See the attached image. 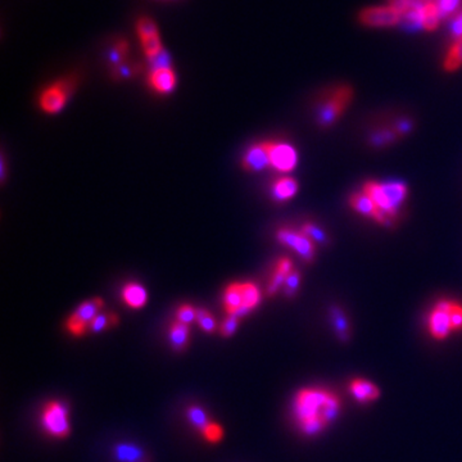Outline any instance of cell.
I'll return each mask as SVG.
<instances>
[{
    "label": "cell",
    "instance_id": "obj_5",
    "mask_svg": "<svg viewBox=\"0 0 462 462\" xmlns=\"http://www.w3.org/2000/svg\"><path fill=\"white\" fill-rule=\"evenodd\" d=\"M354 92L349 86H339L328 97L318 109L317 122L323 127H329L344 113L352 100Z\"/></svg>",
    "mask_w": 462,
    "mask_h": 462
},
{
    "label": "cell",
    "instance_id": "obj_45",
    "mask_svg": "<svg viewBox=\"0 0 462 462\" xmlns=\"http://www.w3.org/2000/svg\"><path fill=\"white\" fill-rule=\"evenodd\" d=\"M423 1H434V0H423Z\"/></svg>",
    "mask_w": 462,
    "mask_h": 462
},
{
    "label": "cell",
    "instance_id": "obj_6",
    "mask_svg": "<svg viewBox=\"0 0 462 462\" xmlns=\"http://www.w3.org/2000/svg\"><path fill=\"white\" fill-rule=\"evenodd\" d=\"M76 85V80L74 77L63 78L53 85H49L43 90L38 98L40 108L49 115L59 113L64 106L67 104L71 92Z\"/></svg>",
    "mask_w": 462,
    "mask_h": 462
},
{
    "label": "cell",
    "instance_id": "obj_46",
    "mask_svg": "<svg viewBox=\"0 0 462 462\" xmlns=\"http://www.w3.org/2000/svg\"><path fill=\"white\" fill-rule=\"evenodd\" d=\"M171 1H180V0H171Z\"/></svg>",
    "mask_w": 462,
    "mask_h": 462
},
{
    "label": "cell",
    "instance_id": "obj_29",
    "mask_svg": "<svg viewBox=\"0 0 462 462\" xmlns=\"http://www.w3.org/2000/svg\"><path fill=\"white\" fill-rule=\"evenodd\" d=\"M140 71H141V66L138 63L125 61L122 64L112 69V76L115 77V80H127V78L135 76Z\"/></svg>",
    "mask_w": 462,
    "mask_h": 462
},
{
    "label": "cell",
    "instance_id": "obj_11",
    "mask_svg": "<svg viewBox=\"0 0 462 462\" xmlns=\"http://www.w3.org/2000/svg\"><path fill=\"white\" fill-rule=\"evenodd\" d=\"M269 150L270 166L281 174L292 172L298 163V153L289 143L266 141Z\"/></svg>",
    "mask_w": 462,
    "mask_h": 462
},
{
    "label": "cell",
    "instance_id": "obj_22",
    "mask_svg": "<svg viewBox=\"0 0 462 462\" xmlns=\"http://www.w3.org/2000/svg\"><path fill=\"white\" fill-rule=\"evenodd\" d=\"M462 66V38L452 41L449 46L444 62H443V69L447 72H454Z\"/></svg>",
    "mask_w": 462,
    "mask_h": 462
},
{
    "label": "cell",
    "instance_id": "obj_43",
    "mask_svg": "<svg viewBox=\"0 0 462 462\" xmlns=\"http://www.w3.org/2000/svg\"><path fill=\"white\" fill-rule=\"evenodd\" d=\"M4 178H6V161H4V158L1 160V180L4 181Z\"/></svg>",
    "mask_w": 462,
    "mask_h": 462
},
{
    "label": "cell",
    "instance_id": "obj_37",
    "mask_svg": "<svg viewBox=\"0 0 462 462\" xmlns=\"http://www.w3.org/2000/svg\"><path fill=\"white\" fill-rule=\"evenodd\" d=\"M300 284V274L298 271H294L289 274V276L286 277L285 280L284 288L285 295L288 297H293L295 295V293L298 292V288Z\"/></svg>",
    "mask_w": 462,
    "mask_h": 462
},
{
    "label": "cell",
    "instance_id": "obj_7",
    "mask_svg": "<svg viewBox=\"0 0 462 462\" xmlns=\"http://www.w3.org/2000/svg\"><path fill=\"white\" fill-rule=\"evenodd\" d=\"M104 302L100 298L85 300L66 321L67 330L75 337H83L90 329L92 320L99 315Z\"/></svg>",
    "mask_w": 462,
    "mask_h": 462
},
{
    "label": "cell",
    "instance_id": "obj_36",
    "mask_svg": "<svg viewBox=\"0 0 462 462\" xmlns=\"http://www.w3.org/2000/svg\"><path fill=\"white\" fill-rule=\"evenodd\" d=\"M302 231H303L307 237H309L312 240H315L317 243H320V244L326 243V240H328V237L325 235L323 229H320V227H318L317 225H315V223H304L303 227H302Z\"/></svg>",
    "mask_w": 462,
    "mask_h": 462
},
{
    "label": "cell",
    "instance_id": "obj_13",
    "mask_svg": "<svg viewBox=\"0 0 462 462\" xmlns=\"http://www.w3.org/2000/svg\"><path fill=\"white\" fill-rule=\"evenodd\" d=\"M241 164L244 169L251 172H258L270 166L269 150H267V143H260L251 146L246 153L244 154Z\"/></svg>",
    "mask_w": 462,
    "mask_h": 462
},
{
    "label": "cell",
    "instance_id": "obj_44",
    "mask_svg": "<svg viewBox=\"0 0 462 462\" xmlns=\"http://www.w3.org/2000/svg\"><path fill=\"white\" fill-rule=\"evenodd\" d=\"M155 1H169V0H155Z\"/></svg>",
    "mask_w": 462,
    "mask_h": 462
},
{
    "label": "cell",
    "instance_id": "obj_24",
    "mask_svg": "<svg viewBox=\"0 0 462 462\" xmlns=\"http://www.w3.org/2000/svg\"><path fill=\"white\" fill-rule=\"evenodd\" d=\"M186 417L189 420V423L192 424L194 428L200 429V431L203 430L208 424L211 423L209 417H208L207 412L200 407V406H190L186 410Z\"/></svg>",
    "mask_w": 462,
    "mask_h": 462
},
{
    "label": "cell",
    "instance_id": "obj_4",
    "mask_svg": "<svg viewBox=\"0 0 462 462\" xmlns=\"http://www.w3.org/2000/svg\"><path fill=\"white\" fill-rule=\"evenodd\" d=\"M41 426L53 438H67L71 433L67 406L59 400L48 402L41 411Z\"/></svg>",
    "mask_w": 462,
    "mask_h": 462
},
{
    "label": "cell",
    "instance_id": "obj_12",
    "mask_svg": "<svg viewBox=\"0 0 462 462\" xmlns=\"http://www.w3.org/2000/svg\"><path fill=\"white\" fill-rule=\"evenodd\" d=\"M349 204L351 207L354 208L356 212H358L360 215L365 216V217H370L372 218L375 223H380V225H385V226H391L393 221L384 215L379 208L375 206V203L370 200L369 197L365 192H356L351 198H349Z\"/></svg>",
    "mask_w": 462,
    "mask_h": 462
},
{
    "label": "cell",
    "instance_id": "obj_32",
    "mask_svg": "<svg viewBox=\"0 0 462 462\" xmlns=\"http://www.w3.org/2000/svg\"><path fill=\"white\" fill-rule=\"evenodd\" d=\"M140 43H141L143 50H144V54H146V58L154 57L155 54L160 53L162 49H163L161 43V36L160 35H155V36H152V38H143V40H140Z\"/></svg>",
    "mask_w": 462,
    "mask_h": 462
},
{
    "label": "cell",
    "instance_id": "obj_28",
    "mask_svg": "<svg viewBox=\"0 0 462 462\" xmlns=\"http://www.w3.org/2000/svg\"><path fill=\"white\" fill-rule=\"evenodd\" d=\"M136 32H138V36L140 40L146 38H152V36H155V35H160L158 32V27L157 24L154 22L152 18L149 17H140L136 22Z\"/></svg>",
    "mask_w": 462,
    "mask_h": 462
},
{
    "label": "cell",
    "instance_id": "obj_25",
    "mask_svg": "<svg viewBox=\"0 0 462 462\" xmlns=\"http://www.w3.org/2000/svg\"><path fill=\"white\" fill-rule=\"evenodd\" d=\"M117 323H118V316L115 314H111V312H104V314H99L92 320L89 330L92 332H100V331L113 328Z\"/></svg>",
    "mask_w": 462,
    "mask_h": 462
},
{
    "label": "cell",
    "instance_id": "obj_40",
    "mask_svg": "<svg viewBox=\"0 0 462 462\" xmlns=\"http://www.w3.org/2000/svg\"><path fill=\"white\" fill-rule=\"evenodd\" d=\"M451 323H452V329H454V331L461 330L462 304L457 303V302H452V307H451Z\"/></svg>",
    "mask_w": 462,
    "mask_h": 462
},
{
    "label": "cell",
    "instance_id": "obj_30",
    "mask_svg": "<svg viewBox=\"0 0 462 462\" xmlns=\"http://www.w3.org/2000/svg\"><path fill=\"white\" fill-rule=\"evenodd\" d=\"M197 323L200 326V329L203 331H206L208 334H212L217 330V323H216L215 317L212 316V314H209L207 309H203V308H198L197 311Z\"/></svg>",
    "mask_w": 462,
    "mask_h": 462
},
{
    "label": "cell",
    "instance_id": "obj_42",
    "mask_svg": "<svg viewBox=\"0 0 462 462\" xmlns=\"http://www.w3.org/2000/svg\"><path fill=\"white\" fill-rule=\"evenodd\" d=\"M412 126H414V123H412L411 120H400V121H398L397 125H396L394 131H396L400 136V135H406L410 131L412 130Z\"/></svg>",
    "mask_w": 462,
    "mask_h": 462
},
{
    "label": "cell",
    "instance_id": "obj_19",
    "mask_svg": "<svg viewBox=\"0 0 462 462\" xmlns=\"http://www.w3.org/2000/svg\"><path fill=\"white\" fill-rule=\"evenodd\" d=\"M292 271L293 263L289 258H281L280 261L277 262L276 267H275V271H274L271 280H270L269 286H267L269 295L271 297L275 295L277 290L284 286L285 280Z\"/></svg>",
    "mask_w": 462,
    "mask_h": 462
},
{
    "label": "cell",
    "instance_id": "obj_2",
    "mask_svg": "<svg viewBox=\"0 0 462 462\" xmlns=\"http://www.w3.org/2000/svg\"><path fill=\"white\" fill-rule=\"evenodd\" d=\"M362 192H365L370 200H372L384 215L391 220L397 218L400 208L407 198V185L400 181H388V183H377L368 181L363 185Z\"/></svg>",
    "mask_w": 462,
    "mask_h": 462
},
{
    "label": "cell",
    "instance_id": "obj_8",
    "mask_svg": "<svg viewBox=\"0 0 462 462\" xmlns=\"http://www.w3.org/2000/svg\"><path fill=\"white\" fill-rule=\"evenodd\" d=\"M277 240L293 249L304 262L315 260L316 246L314 240L307 237L303 231H294L292 229H280L276 234Z\"/></svg>",
    "mask_w": 462,
    "mask_h": 462
},
{
    "label": "cell",
    "instance_id": "obj_47",
    "mask_svg": "<svg viewBox=\"0 0 462 462\" xmlns=\"http://www.w3.org/2000/svg\"><path fill=\"white\" fill-rule=\"evenodd\" d=\"M146 462H150V460H148V461H146Z\"/></svg>",
    "mask_w": 462,
    "mask_h": 462
},
{
    "label": "cell",
    "instance_id": "obj_21",
    "mask_svg": "<svg viewBox=\"0 0 462 462\" xmlns=\"http://www.w3.org/2000/svg\"><path fill=\"white\" fill-rule=\"evenodd\" d=\"M442 22L438 8L434 1H425L421 8V29L425 31H435Z\"/></svg>",
    "mask_w": 462,
    "mask_h": 462
},
{
    "label": "cell",
    "instance_id": "obj_34",
    "mask_svg": "<svg viewBox=\"0 0 462 462\" xmlns=\"http://www.w3.org/2000/svg\"><path fill=\"white\" fill-rule=\"evenodd\" d=\"M239 321L240 318L235 317V316H227L223 323L220 325V334L223 335V338H230L232 337L237 330H238Z\"/></svg>",
    "mask_w": 462,
    "mask_h": 462
},
{
    "label": "cell",
    "instance_id": "obj_38",
    "mask_svg": "<svg viewBox=\"0 0 462 462\" xmlns=\"http://www.w3.org/2000/svg\"><path fill=\"white\" fill-rule=\"evenodd\" d=\"M449 36L452 41L462 38V9L449 20Z\"/></svg>",
    "mask_w": 462,
    "mask_h": 462
},
{
    "label": "cell",
    "instance_id": "obj_20",
    "mask_svg": "<svg viewBox=\"0 0 462 462\" xmlns=\"http://www.w3.org/2000/svg\"><path fill=\"white\" fill-rule=\"evenodd\" d=\"M115 457L120 462H146V452L132 443H118L115 446Z\"/></svg>",
    "mask_w": 462,
    "mask_h": 462
},
{
    "label": "cell",
    "instance_id": "obj_14",
    "mask_svg": "<svg viewBox=\"0 0 462 462\" xmlns=\"http://www.w3.org/2000/svg\"><path fill=\"white\" fill-rule=\"evenodd\" d=\"M148 84L154 92L169 94L176 88V74L174 69H157L148 74Z\"/></svg>",
    "mask_w": 462,
    "mask_h": 462
},
{
    "label": "cell",
    "instance_id": "obj_17",
    "mask_svg": "<svg viewBox=\"0 0 462 462\" xmlns=\"http://www.w3.org/2000/svg\"><path fill=\"white\" fill-rule=\"evenodd\" d=\"M298 183L290 176L280 177L272 185V198L276 202H286L292 200L298 192Z\"/></svg>",
    "mask_w": 462,
    "mask_h": 462
},
{
    "label": "cell",
    "instance_id": "obj_1",
    "mask_svg": "<svg viewBox=\"0 0 462 462\" xmlns=\"http://www.w3.org/2000/svg\"><path fill=\"white\" fill-rule=\"evenodd\" d=\"M340 400L335 393L323 388H306L293 400V416L300 431L307 435L318 434L337 419Z\"/></svg>",
    "mask_w": 462,
    "mask_h": 462
},
{
    "label": "cell",
    "instance_id": "obj_9",
    "mask_svg": "<svg viewBox=\"0 0 462 462\" xmlns=\"http://www.w3.org/2000/svg\"><path fill=\"white\" fill-rule=\"evenodd\" d=\"M358 20L366 27H394L402 21V15L396 8L388 4L362 9Z\"/></svg>",
    "mask_w": 462,
    "mask_h": 462
},
{
    "label": "cell",
    "instance_id": "obj_18",
    "mask_svg": "<svg viewBox=\"0 0 462 462\" xmlns=\"http://www.w3.org/2000/svg\"><path fill=\"white\" fill-rule=\"evenodd\" d=\"M169 343L174 351H185L190 342V329L189 325L176 323H171L169 331Z\"/></svg>",
    "mask_w": 462,
    "mask_h": 462
},
{
    "label": "cell",
    "instance_id": "obj_10",
    "mask_svg": "<svg viewBox=\"0 0 462 462\" xmlns=\"http://www.w3.org/2000/svg\"><path fill=\"white\" fill-rule=\"evenodd\" d=\"M454 300H439L428 317V329L431 337L437 340L446 339L454 329L451 323V307Z\"/></svg>",
    "mask_w": 462,
    "mask_h": 462
},
{
    "label": "cell",
    "instance_id": "obj_33",
    "mask_svg": "<svg viewBox=\"0 0 462 462\" xmlns=\"http://www.w3.org/2000/svg\"><path fill=\"white\" fill-rule=\"evenodd\" d=\"M202 434L208 443H218L223 438V429L220 424L211 423L202 430Z\"/></svg>",
    "mask_w": 462,
    "mask_h": 462
},
{
    "label": "cell",
    "instance_id": "obj_39",
    "mask_svg": "<svg viewBox=\"0 0 462 462\" xmlns=\"http://www.w3.org/2000/svg\"><path fill=\"white\" fill-rule=\"evenodd\" d=\"M420 3H423V0H389V6L396 8L402 17Z\"/></svg>",
    "mask_w": 462,
    "mask_h": 462
},
{
    "label": "cell",
    "instance_id": "obj_15",
    "mask_svg": "<svg viewBox=\"0 0 462 462\" xmlns=\"http://www.w3.org/2000/svg\"><path fill=\"white\" fill-rule=\"evenodd\" d=\"M349 389L354 398L361 403L372 402L377 400L380 396V391L377 385L366 379H354L349 384Z\"/></svg>",
    "mask_w": 462,
    "mask_h": 462
},
{
    "label": "cell",
    "instance_id": "obj_27",
    "mask_svg": "<svg viewBox=\"0 0 462 462\" xmlns=\"http://www.w3.org/2000/svg\"><path fill=\"white\" fill-rule=\"evenodd\" d=\"M146 64L149 72L157 69H172V58L171 54L163 48L160 53L155 54L150 58H146Z\"/></svg>",
    "mask_w": 462,
    "mask_h": 462
},
{
    "label": "cell",
    "instance_id": "obj_31",
    "mask_svg": "<svg viewBox=\"0 0 462 462\" xmlns=\"http://www.w3.org/2000/svg\"><path fill=\"white\" fill-rule=\"evenodd\" d=\"M398 138H400V135L396 131L384 129V130L377 131L375 134H372L370 141L372 146H382L385 144H391Z\"/></svg>",
    "mask_w": 462,
    "mask_h": 462
},
{
    "label": "cell",
    "instance_id": "obj_3",
    "mask_svg": "<svg viewBox=\"0 0 462 462\" xmlns=\"http://www.w3.org/2000/svg\"><path fill=\"white\" fill-rule=\"evenodd\" d=\"M262 294L258 285L246 283H232L223 292V308L227 316L241 318L251 314L261 303Z\"/></svg>",
    "mask_w": 462,
    "mask_h": 462
},
{
    "label": "cell",
    "instance_id": "obj_35",
    "mask_svg": "<svg viewBox=\"0 0 462 462\" xmlns=\"http://www.w3.org/2000/svg\"><path fill=\"white\" fill-rule=\"evenodd\" d=\"M197 311L198 309H195L190 304H183V306H180L176 312L177 321L185 323V325L192 323V321L197 320Z\"/></svg>",
    "mask_w": 462,
    "mask_h": 462
},
{
    "label": "cell",
    "instance_id": "obj_26",
    "mask_svg": "<svg viewBox=\"0 0 462 462\" xmlns=\"http://www.w3.org/2000/svg\"><path fill=\"white\" fill-rule=\"evenodd\" d=\"M438 8L442 21L451 20L457 12L461 10L462 0H434Z\"/></svg>",
    "mask_w": 462,
    "mask_h": 462
},
{
    "label": "cell",
    "instance_id": "obj_16",
    "mask_svg": "<svg viewBox=\"0 0 462 462\" xmlns=\"http://www.w3.org/2000/svg\"><path fill=\"white\" fill-rule=\"evenodd\" d=\"M122 300L126 306H129L132 309H140L146 304L148 293L143 285L129 283L122 288Z\"/></svg>",
    "mask_w": 462,
    "mask_h": 462
},
{
    "label": "cell",
    "instance_id": "obj_41",
    "mask_svg": "<svg viewBox=\"0 0 462 462\" xmlns=\"http://www.w3.org/2000/svg\"><path fill=\"white\" fill-rule=\"evenodd\" d=\"M332 317H334V321L337 323V329L339 330V334L343 335V332L348 331V329H346V317L342 314L340 309H334L332 311Z\"/></svg>",
    "mask_w": 462,
    "mask_h": 462
},
{
    "label": "cell",
    "instance_id": "obj_23",
    "mask_svg": "<svg viewBox=\"0 0 462 462\" xmlns=\"http://www.w3.org/2000/svg\"><path fill=\"white\" fill-rule=\"evenodd\" d=\"M129 53V43L126 40H118L115 41V46H112L107 53L108 64L115 69L117 66L122 64L126 61V55Z\"/></svg>",
    "mask_w": 462,
    "mask_h": 462
}]
</instances>
